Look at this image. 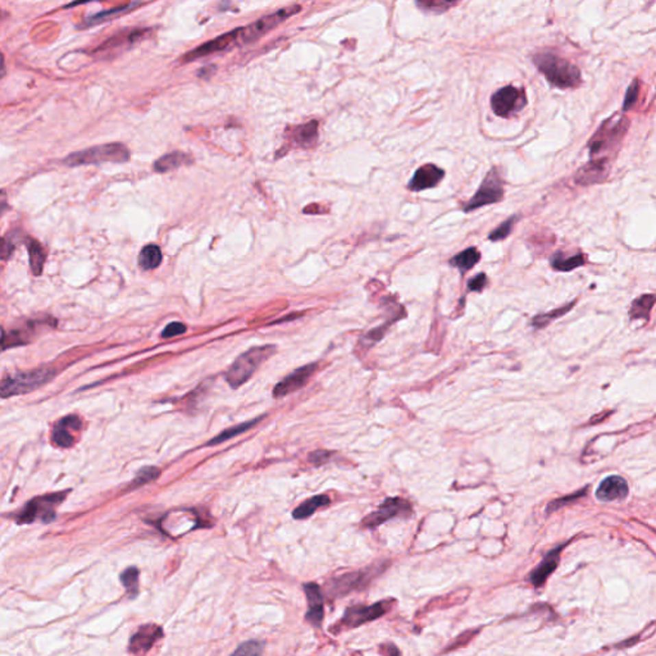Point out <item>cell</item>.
I'll return each instance as SVG.
<instances>
[{
    "label": "cell",
    "instance_id": "1",
    "mask_svg": "<svg viewBox=\"0 0 656 656\" xmlns=\"http://www.w3.org/2000/svg\"><path fill=\"white\" fill-rule=\"evenodd\" d=\"M533 63L555 88H577L582 82V75L577 66L554 53H539L533 56Z\"/></svg>",
    "mask_w": 656,
    "mask_h": 656
},
{
    "label": "cell",
    "instance_id": "2",
    "mask_svg": "<svg viewBox=\"0 0 656 656\" xmlns=\"http://www.w3.org/2000/svg\"><path fill=\"white\" fill-rule=\"evenodd\" d=\"M56 376L51 367H40L31 371L12 373L0 381V398L8 399L38 390Z\"/></svg>",
    "mask_w": 656,
    "mask_h": 656
},
{
    "label": "cell",
    "instance_id": "3",
    "mask_svg": "<svg viewBox=\"0 0 656 656\" xmlns=\"http://www.w3.org/2000/svg\"><path fill=\"white\" fill-rule=\"evenodd\" d=\"M274 345H265V346H254L249 349L245 353L241 354L230 369L226 373L225 378L227 383L237 389L254 374L255 371L265 363L268 358H271L276 353Z\"/></svg>",
    "mask_w": 656,
    "mask_h": 656
},
{
    "label": "cell",
    "instance_id": "4",
    "mask_svg": "<svg viewBox=\"0 0 656 656\" xmlns=\"http://www.w3.org/2000/svg\"><path fill=\"white\" fill-rule=\"evenodd\" d=\"M130 159V150L121 143H110L97 147H88L85 150L75 151L64 158L63 163L69 167L99 165L106 162L123 163Z\"/></svg>",
    "mask_w": 656,
    "mask_h": 656
},
{
    "label": "cell",
    "instance_id": "5",
    "mask_svg": "<svg viewBox=\"0 0 656 656\" xmlns=\"http://www.w3.org/2000/svg\"><path fill=\"white\" fill-rule=\"evenodd\" d=\"M628 121L624 117H611L598 128L596 134L588 143L591 159H607L604 154L614 150L623 135L626 134ZM610 160V159H609Z\"/></svg>",
    "mask_w": 656,
    "mask_h": 656
},
{
    "label": "cell",
    "instance_id": "6",
    "mask_svg": "<svg viewBox=\"0 0 656 656\" xmlns=\"http://www.w3.org/2000/svg\"><path fill=\"white\" fill-rule=\"evenodd\" d=\"M67 491H63L29 500L25 508L21 510L20 513H17V523L27 524L36 520H41L42 523H50L51 520H56V508L67 498Z\"/></svg>",
    "mask_w": 656,
    "mask_h": 656
},
{
    "label": "cell",
    "instance_id": "7",
    "mask_svg": "<svg viewBox=\"0 0 656 656\" xmlns=\"http://www.w3.org/2000/svg\"><path fill=\"white\" fill-rule=\"evenodd\" d=\"M300 10H302L300 5L286 7V8L274 12V14H268L263 19L255 21L245 27L237 29V36H239L240 45L250 44V42H254L256 40L260 39L262 36H265V34L272 31L278 25L284 23V21L290 19L291 16H294L296 13H299Z\"/></svg>",
    "mask_w": 656,
    "mask_h": 656
},
{
    "label": "cell",
    "instance_id": "8",
    "mask_svg": "<svg viewBox=\"0 0 656 656\" xmlns=\"http://www.w3.org/2000/svg\"><path fill=\"white\" fill-rule=\"evenodd\" d=\"M505 194L504 190V181L500 176L499 172L496 168H491L490 172L486 175L485 180L482 181L478 190L476 194L472 196L470 202L464 204L463 209L465 213L473 212L482 206H490L499 203L502 200Z\"/></svg>",
    "mask_w": 656,
    "mask_h": 656
},
{
    "label": "cell",
    "instance_id": "9",
    "mask_svg": "<svg viewBox=\"0 0 656 656\" xmlns=\"http://www.w3.org/2000/svg\"><path fill=\"white\" fill-rule=\"evenodd\" d=\"M527 104V97L524 90L514 86L501 88L491 97V108L496 116L509 118L517 113Z\"/></svg>",
    "mask_w": 656,
    "mask_h": 656
},
{
    "label": "cell",
    "instance_id": "10",
    "mask_svg": "<svg viewBox=\"0 0 656 656\" xmlns=\"http://www.w3.org/2000/svg\"><path fill=\"white\" fill-rule=\"evenodd\" d=\"M411 505L406 500L391 498V499L385 500L378 509L371 513L368 517H365L363 520L362 524L367 529H376L395 517L411 515Z\"/></svg>",
    "mask_w": 656,
    "mask_h": 656
},
{
    "label": "cell",
    "instance_id": "11",
    "mask_svg": "<svg viewBox=\"0 0 656 656\" xmlns=\"http://www.w3.org/2000/svg\"><path fill=\"white\" fill-rule=\"evenodd\" d=\"M239 45L240 44H239V36H237V29H234V31H228V32L218 36L216 39L206 41L195 49L187 51L186 54L182 57V63L195 62L196 59L204 58V57L216 54L219 51L232 49V48L239 47Z\"/></svg>",
    "mask_w": 656,
    "mask_h": 656
},
{
    "label": "cell",
    "instance_id": "12",
    "mask_svg": "<svg viewBox=\"0 0 656 656\" xmlns=\"http://www.w3.org/2000/svg\"><path fill=\"white\" fill-rule=\"evenodd\" d=\"M391 609L390 601H381L373 604L371 607H352L346 609L345 616L341 620V626L346 628L359 627L364 623L372 622L377 618L382 617Z\"/></svg>",
    "mask_w": 656,
    "mask_h": 656
},
{
    "label": "cell",
    "instance_id": "13",
    "mask_svg": "<svg viewBox=\"0 0 656 656\" xmlns=\"http://www.w3.org/2000/svg\"><path fill=\"white\" fill-rule=\"evenodd\" d=\"M317 368H318V364L312 363V364L304 365L302 368H297L291 374H289L281 382L276 385L274 390V398L276 399L284 398L291 392L300 390L309 381V378L313 376L314 372L317 371Z\"/></svg>",
    "mask_w": 656,
    "mask_h": 656
},
{
    "label": "cell",
    "instance_id": "14",
    "mask_svg": "<svg viewBox=\"0 0 656 656\" xmlns=\"http://www.w3.org/2000/svg\"><path fill=\"white\" fill-rule=\"evenodd\" d=\"M150 34L149 29H125L112 36L110 39L107 40L104 44H101L99 48L94 50L95 54H103V53H113V50H122L126 48H131L141 40L145 39L147 35Z\"/></svg>",
    "mask_w": 656,
    "mask_h": 656
},
{
    "label": "cell",
    "instance_id": "15",
    "mask_svg": "<svg viewBox=\"0 0 656 656\" xmlns=\"http://www.w3.org/2000/svg\"><path fill=\"white\" fill-rule=\"evenodd\" d=\"M610 172L609 159H591L587 165L578 169L574 181L581 186H590L594 184L603 182Z\"/></svg>",
    "mask_w": 656,
    "mask_h": 656
},
{
    "label": "cell",
    "instance_id": "16",
    "mask_svg": "<svg viewBox=\"0 0 656 656\" xmlns=\"http://www.w3.org/2000/svg\"><path fill=\"white\" fill-rule=\"evenodd\" d=\"M445 177V171L436 165H424L420 167L414 176L411 177L408 189L411 191H423L437 186Z\"/></svg>",
    "mask_w": 656,
    "mask_h": 656
},
{
    "label": "cell",
    "instance_id": "17",
    "mask_svg": "<svg viewBox=\"0 0 656 656\" xmlns=\"http://www.w3.org/2000/svg\"><path fill=\"white\" fill-rule=\"evenodd\" d=\"M44 324H45L44 321H31V322H27V324L21 326L16 330H10L8 332L3 333L1 337H0V350H7L10 348H16V346L27 345V343H31L34 335H38L36 327ZM48 324H51V321Z\"/></svg>",
    "mask_w": 656,
    "mask_h": 656
},
{
    "label": "cell",
    "instance_id": "18",
    "mask_svg": "<svg viewBox=\"0 0 656 656\" xmlns=\"http://www.w3.org/2000/svg\"><path fill=\"white\" fill-rule=\"evenodd\" d=\"M81 426H82V422L77 415H67L62 418L54 426V430L51 432L53 444L59 448L69 449L75 444V437L71 431L79 432L81 430Z\"/></svg>",
    "mask_w": 656,
    "mask_h": 656
},
{
    "label": "cell",
    "instance_id": "19",
    "mask_svg": "<svg viewBox=\"0 0 656 656\" xmlns=\"http://www.w3.org/2000/svg\"><path fill=\"white\" fill-rule=\"evenodd\" d=\"M628 496L627 481L620 476H609L601 481L596 490V498L600 501H622Z\"/></svg>",
    "mask_w": 656,
    "mask_h": 656
},
{
    "label": "cell",
    "instance_id": "20",
    "mask_svg": "<svg viewBox=\"0 0 656 656\" xmlns=\"http://www.w3.org/2000/svg\"><path fill=\"white\" fill-rule=\"evenodd\" d=\"M163 636V629L157 624H145L138 628L130 641V651L134 654L147 653Z\"/></svg>",
    "mask_w": 656,
    "mask_h": 656
},
{
    "label": "cell",
    "instance_id": "21",
    "mask_svg": "<svg viewBox=\"0 0 656 656\" xmlns=\"http://www.w3.org/2000/svg\"><path fill=\"white\" fill-rule=\"evenodd\" d=\"M304 591L306 594L308 598V613H306V620L313 624L315 627L321 626L324 620V595L321 587L317 583H306L304 585Z\"/></svg>",
    "mask_w": 656,
    "mask_h": 656
},
{
    "label": "cell",
    "instance_id": "22",
    "mask_svg": "<svg viewBox=\"0 0 656 656\" xmlns=\"http://www.w3.org/2000/svg\"><path fill=\"white\" fill-rule=\"evenodd\" d=\"M376 574V572L365 570V572H355V573H348L343 577L336 578L331 585V594L336 595H345L353 590L365 586L371 578Z\"/></svg>",
    "mask_w": 656,
    "mask_h": 656
},
{
    "label": "cell",
    "instance_id": "23",
    "mask_svg": "<svg viewBox=\"0 0 656 656\" xmlns=\"http://www.w3.org/2000/svg\"><path fill=\"white\" fill-rule=\"evenodd\" d=\"M318 140V121H311L291 130L289 141L291 147L311 149Z\"/></svg>",
    "mask_w": 656,
    "mask_h": 656
},
{
    "label": "cell",
    "instance_id": "24",
    "mask_svg": "<svg viewBox=\"0 0 656 656\" xmlns=\"http://www.w3.org/2000/svg\"><path fill=\"white\" fill-rule=\"evenodd\" d=\"M561 548H563V546H559V548L551 550L548 555L544 558V560L539 563V566H537L531 572L529 581L535 587L539 588L544 586V583L550 577V574L557 569Z\"/></svg>",
    "mask_w": 656,
    "mask_h": 656
},
{
    "label": "cell",
    "instance_id": "25",
    "mask_svg": "<svg viewBox=\"0 0 656 656\" xmlns=\"http://www.w3.org/2000/svg\"><path fill=\"white\" fill-rule=\"evenodd\" d=\"M194 163V158L184 151H172L159 158L154 162V171L159 173H166L180 167L190 166Z\"/></svg>",
    "mask_w": 656,
    "mask_h": 656
},
{
    "label": "cell",
    "instance_id": "26",
    "mask_svg": "<svg viewBox=\"0 0 656 656\" xmlns=\"http://www.w3.org/2000/svg\"><path fill=\"white\" fill-rule=\"evenodd\" d=\"M586 256L582 253L577 254L567 255L563 250H559L555 254L551 255L550 258V265L559 272H570L573 269H577L579 267L585 265Z\"/></svg>",
    "mask_w": 656,
    "mask_h": 656
},
{
    "label": "cell",
    "instance_id": "27",
    "mask_svg": "<svg viewBox=\"0 0 656 656\" xmlns=\"http://www.w3.org/2000/svg\"><path fill=\"white\" fill-rule=\"evenodd\" d=\"M481 259V253L477 247H468L461 252L459 254L452 256L449 263L451 267L461 271V274H467L473 267L478 265Z\"/></svg>",
    "mask_w": 656,
    "mask_h": 656
},
{
    "label": "cell",
    "instance_id": "28",
    "mask_svg": "<svg viewBox=\"0 0 656 656\" xmlns=\"http://www.w3.org/2000/svg\"><path fill=\"white\" fill-rule=\"evenodd\" d=\"M654 304H655V295H641L640 297H637L636 300H633L631 304L629 318L631 319H645L647 322L650 319V313L654 308Z\"/></svg>",
    "mask_w": 656,
    "mask_h": 656
},
{
    "label": "cell",
    "instance_id": "29",
    "mask_svg": "<svg viewBox=\"0 0 656 656\" xmlns=\"http://www.w3.org/2000/svg\"><path fill=\"white\" fill-rule=\"evenodd\" d=\"M26 247H27V253H29V268L35 276H40L42 274V269H44L47 253H45L42 245L35 239H27L26 240Z\"/></svg>",
    "mask_w": 656,
    "mask_h": 656
},
{
    "label": "cell",
    "instance_id": "30",
    "mask_svg": "<svg viewBox=\"0 0 656 656\" xmlns=\"http://www.w3.org/2000/svg\"><path fill=\"white\" fill-rule=\"evenodd\" d=\"M162 259H163V255H162L160 247L154 244H150L143 247V250L140 252L137 258V262L141 269L151 271L159 267V265L162 263Z\"/></svg>",
    "mask_w": 656,
    "mask_h": 656
},
{
    "label": "cell",
    "instance_id": "31",
    "mask_svg": "<svg viewBox=\"0 0 656 656\" xmlns=\"http://www.w3.org/2000/svg\"><path fill=\"white\" fill-rule=\"evenodd\" d=\"M330 504V498L327 495H318L311 499L304 501L302 505H299L296 509L293 511V517L295 520H305L311 517L317 510L322 507H326Z\"/></svg>",
    "mask_w": 656,
    "mask_h": 656
},
{
    "label": "cell",
    "instance_id": "32",
    "mask_svg": "<svg viewBox=\"0 0 656 656\" xmlns=\"http://www.w3.org/2000/svg\"><path fill=\"white\" fill-rule=\"evenodd\" d=\"M576 303H577V300H573V302H570V303L567 304V305L560 306L558 309H554V311L548 312V313L537 314V315L533 317L532 321H531L532 327H535L536 330H541V328L548 327V324H551L552 321H555V319H558L560 317H563V315H566V314L568 313L569 311L576 305Z\"/></svg>",
    "mask_w": 656,
    "mask_h": 656
},
{
    "label": "cell",
    "instance_id": "33",
    "mask_svg": "<svg viewBox=\"0 0 656 656\" xmlns=\"http://www.w3.org/2000/svg\"><path fill=\"white\" fill-rule=\"evenodd\" d=\"M262 418H263V417H259V418H256V420H253V421L245 422V423H241V424H237V426H235V427H231V428H227V430H226V431L222 432L221 435H218L217 437H215V439H212V440L209 441V442L206 444V446H215V445H218V444H222V442H225V441L230 440V439H232V437H235V436H237V435H240V433H244V432L247 431L249 428H252V427H254L255 424H256L258 422L260 421Z\"/></svg>",
    "mask_w": 656,
    "mask_h": 656
},
{
    "label": "cell",
    "instance_id": "34",
    "mask_svg": "<svg viewBox=\"0 0 656 656\" xmlns=\"http://www.w3.org/2000/svg\"><path fill=\"white\" fill-rule=\"evenodd\" d=\"M461 0H417V5L426 12L442 13L457 5Z\"/></svg>",
    "mask_w": 656,
    "mask_h": 656
},
{
    "label": "cell",
    "instance_id": "35",
    "mask_svg": "<svg viewBox=\"0 0 656 656\" xmlns=\"http://www.w3.org/2000/svg\"><path fill=\"white\" fill-rule=\"evenodd\" d=\"M159 476H160V470H158L157 467H144L137 472L136 477L132 481L130 489L141 487L149 482L157 480Z\"/></svg>",
    "mask_w": 656,
    "mask_h": 656
},
{
    "label": "cell",
    "instance_id": "36",
    "mask_svg": "<svg viewBox=\"0 0 656 656\" xmlns=\"http://www.w3.org/2000/svg\"><path fill=\"white\" fill-rule=\"evenodd\" d=\"M520 217L518 216H511L505 221L502 222L501 225L498 226L490 235H489V240L490 241H501V240H505L508 236L513 232V227L517 223V219Z\"/></svg>",
    "mask_w": 656,
    "mask_h": 656
},
{
    "label": "cell",
    "instance_id": "37",
    "mask_svg": "<svg viewBox=\"0 0 656 656\" xmlns=\"http://www.w3.org/2000/svg\"><path fill=\"white\" fill-rule=\"evenodd\" d=\"M121 582L127 590L128 595L136 596L138 591V570L135 567H130L121 574Z\"/></svg>",
    "mask_w": 656,
    "mask_h": 656
},
{
    "label": "cell",
    "instance_id": "38",
    "mask_svg": "<svg viewBox=\"0 0 656 656\" xmlns=\"http://www.w3.org/2000/svg\"><path fill=\"white\" fill-rule=\"evenodd\" d=\"M131 5H127V7H119V8H116V10H107V12H100L98 14H94L91 17H88L85 20V25L84 27H88V26H94V25H98V23H101V22H106L108 21L109 19L117 16L119 13L125 12L126 10H130Z\"/></svg>",
    "mask_w": 656,
    "mask_h": 656
},
{
    "label": "cell",
    "instance_id": "39",
    "mask_svg": "<svg viewBox=\"0 0 656 656\" xmlns=\"http://www.w3.org/2000/svg\"><path fill=\"white\" fill-rule=\"evenodd\" d=\"M587 490L588 487H586V489L578 491V492L573 494V495H569V496H566V498H561V499L555 500V501H551V502L548 504V508H546V513L550 514V513H552V511H555V510L563 508L564 505H568V504H570V502H574V501H577L578 499H581L582 496H585V495H586V491Z\"/></svg>",
    "mask_w": 656,
    "mask_h": 656
},
{
    "label": "cell",
    "instance_id": "40",
    "mask_svg": "<svg viewBox=\"0 0 656 656\" xmlns=\"http://www.w3.org/2000/svg\"><path fill=\"white\" fill-rule=\"evenodd\" d=\"M265 644L259 641H247L236 648L235 655H260L263 653Z\"/></svg>",
    "mask_w": 656,
    "mask_h": 656
},
{
    "label": "cell",
    "instance_id": "41",
    "mask_svg": "<svg viewBox=\"0 0 656 656\" xmlns=\"http://www.w3.org/2000/svg\"><path fill=\"white\" fill-rule=\"evenodd\" d=\"M186 331L187 327L185 324H181V322H172L163 330L162 337L163 339H171V337H176L180 335H184Z\"/></svg>",
    "mask_w": 656,
    "mask_h": 656
},
{
    "label": "cell",
    "instance_id": "42",
    "mask_svg": "<svg viewBox=\"0 0 656 656\" xmlns=\"http://www.w3.org/2000/svg\"><path fill=\"white\" fill-rule=\"evenodd\" d=\"M489 284V278L486 274H478L477 276H474L473 278H470V282H468V290L470 291H474V293H481L486 286Z\"/></svg>",
    "mask_w": 656,
    "mask_h": 656
},
{
    "label": "cell",
    "instance_id": "43",
    "mask_svg": "<svg viewBox=\"0 0 656 656\" xmlns=\"http://www.w3.org/2000/svg\"><path fill=\"white\" fill-rule=\"evenodd\" d=\"M637 97H638V81H633V84L628 88L627 95L624 99L623 104V110H629L635 104H636Z\"/></svg>",
    "mask_w": 656,
    "mask_h": 656
},
{
    "label": "cell",
    "instance_id": "44",
    "mask_svg": "<svg viewBox=\"0 0 656 656\" xmlns=\"http://www.w3.org/2000/svg\"><path fill=\"white\" fill-rule=\"evenodd\" d=\"M331 457H332V452H331V451L317 450L309 455L308 461H311L313 465L318 467V465L326 464Z\"/></svg>",
    "mask_w": 656,
    "mask_h": 656
},
{
    "label": "cell",
    "instance_id": "45",
    "mask_svg": "<svg viewBox=\"0 0 656 656\" xmlns=\"http://www.w3.org/2000/svg\"><path fill=\"white\" fill-rule=\"evenodd\" d=\"M14 250V244L8 239H0V260H8Z\"/></svg>",
    "mask_w": 656,
    "mask_h": 656
},
{
    "label": "cell",
    "instance_id": "46",
    "mask_svg": "<svg viewBox=\"0 0 656 656\" xmlns=\"http://www.w3.org/2000/svg\"><path fill=\"white\" fill-rule=\"evenodd\" d=\"M7 75V69H5V59H4V54L1 53L0 50V80L4 79Z\"/></svg>",
    "mask_w": 656,
    "mask_h": 656
},
{
    "label": "cell",
    "instance_id": "47",
    "mask_svg": "<svg viewBox=\"0 0 656 656\" xmlns=\"http://www.w3.org/2000/svg\"><path fill=\"white\" fill-rule=\"evenodd\" d=\"M8 208L7 206V196H5V193L4 191H0V216L3 215V212Z\"/></svg>",
    "mask_w": 656,
    "mask_h": 656
},
{
    "label": "cell",
    "instance_id": "48",
    "mask_svg": "<svg viewBox=\"0 0 656 656\" xmlns=\"http://www.w3.org/2000/svg\"><path fill=\"white\" fill-rule=\"evenodd\" d=\"M88 1H93V0H75V1L69 3V4H67V5H64V8H72V7L81 5V4H85V3H88Z\"/></svg>",
    "mask_w": 656,
    "mask_h": 656
}]
</instances>
